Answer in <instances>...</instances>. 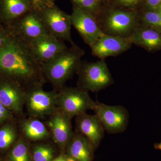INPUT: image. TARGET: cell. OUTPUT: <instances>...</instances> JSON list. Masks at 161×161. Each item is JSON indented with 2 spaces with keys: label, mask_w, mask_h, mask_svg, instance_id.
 Returning a JSON list of instances; mask_svg holds the SVG:
<instances>
[{
  "label": "cell",
  "mask_w": 161,
  "mask_h": 161,
  "mask_svg": "<svg viewBox=\"0 0 161 161\" xmlns=\"http://www.w3.org/2000/svg\"><path fill=\"white\" fill-rule=\"evenodd\" d=\"M58 91L47 92L43 86L34 87L26 91V109L31 118L48 117L58 109Z\"/></svg>",
  "instance_id": "cell-6"
},
{
  "label": "cell",
  "mask_w": 161,
  "mask_h": 161,
  "mask_svg": "<svg viewBox=\"0 0 161 161\" xmlns=\"http://www.w3.org/2000/svg\"><path fill=\"white\" fill-rule=\"evenodd\" d=\"M32 9L41 12L43 9L53 6L52 0H28Z\"/></svg>",
  "instance_id": "cell-25"
},
{
  "label": "cell",
  "mask_w": 161,
  "mask_h": 161,
  "mask_svg": "<svg viewBox=\"0 0 161 161\" xmlns=\"http://www.w3.org/2000/svg\"><path fill=\"white\" fill-rule=\"evenodd\" d=\"M70 16L72 25L89 46L103 34L97 20L88 13L75 6Z\"/></svg>",
  "instance_id": "cell-11"
},
{
  "label": "cell",
  "mask_w": 161,
  "mask_h": 161,
  "mask_svg": "<svg viewBox=\"0 0 161 161\" xmlns=\"http://www.w3.org/2000/svg\"><path fill=\"white\" fill-rule=\"evenodd\" d=\"M132 44L151 52L161 50V31L139 24L128 37Z\"/></svg>",
  "instance_id": "cell-16"
},
{
  "label": "cell",
  "mask_w": 161,
  "mask_h": 161,
  "mask_svg": "<svg viewBox=\"0 0 161 161\" xmlns=\"http://www.w3.org/2000/svg\"><path fill=\"white\" fill-rule=\"evenodd\" d=\"M47 127L53 140L61 150H65L74 132L71 119L57 109L48 117Z\"/></svg>",
  "instance_id": "cell-12"
},
{
  "label": "cell",
  "mask_w": 161,
  "mask_h": 161,
  "mask_svg": "<svg viewBox=\"0 0 161 161\" xmlns=\"http://www.w3.org/2000/svg\"><path fill=\"white\" fill-rule=\"evenodd\" d=\"M6 28L12 34L27 43L49 34L40 13L33 9L27 12L11 26Z\"/></svg>",
  "instance_id": "cell-7"
},
{
  "label": "cell",
  "mask_w": 161,
  "mask_h": 161,
  "mask_svg": "<svg viewBox=\"0 0 161 161\" xmlns=\"http://www.w3.org/2000/svg\"><path fill=\"white\" fill-rule=\"evenodd\" d=\"M12 118V112L0 102V125Z\"/></svg>",
  "instance_id": "cell-27"
},
{
  "label": "cell",
  "mask_w": 161,
  "mask_h": 161,
  "mask_svg": "<svg viewBox=\"0 0 161 161\" xmlns=\"http://www.w3.org/2000/svg\"><path fill=\"white\" fill-rule=\"evenodd\" d=\"M75 6L84 10L98 20L100 16L102 0H71Z\"/></svg>",
  "instance_id": "cell-22"
},
{
  "label": "cell",
  "mask_w": 161,
  "mask_h": 161,
  "mask_svg": "<svg viewBox=\"0 0 161 161\" xmlns=\"http://www.w3.org/2000/svg\"><path fill=\"white\" fill-rule=\"evenodd\" d=\"M24 138L31 142L45 140L51 137L47 127L38 119H24L21 125Z\"/></svg>",
  "instance_id": "cell-19"
},
{
  "label": "cell",
  "mask_w": 161,
  "mask_h": 161,
  "mask_svg": "<svg viewBox=\"0 0 161 161\" xmlns=\"http://www.w3.org/2000/svg\"><path fill=\"white\" fill-rule=\"evenodd\" d=\"M11 161H31L29 147L26 139L20 138L10 153Z\"/></svg>",
  "instance_id": "cell-20"
},
{
  "label": "cell",
  "mask_w": 161,
  "mask_h": 161,
  "mask_svg": "<svg viewBox=\"0 0 161 161\" xmlns=\"http://www.w3.org/2000/svg\"><path fill=\"white\" fill-rule=\"evenodd\" d=\"M41 17L50 34L71 44L75 43L72 40L70 16L54 6L40 12Z\"/></svg>",
  "instance_id": "cell-9"
},
{
  "label": "cell",
  "mask_w": 161,
  "mask_h": 161,
  "mask_svg": "<svg viewBox=\"0 0 161 161\" xmlns=\"http://www.w3.org/2000/svg\"><path fill=\"white\" fill-rule=\"evenodd\" d=\"M156 11L157 12L160 14L161 15V4L158 6V8L156 9Z\"/></svg>",
  "instance_id": "cell-32"
},
{
  "label": "cell",
  "mask_w": 161,
  "mask_h": 161,
  "mask_svg": "<svg viewBox=\"0 0 161 161\" xmlns=\"http://www.w3.org/2000/svg\"><path fill=\"white\" fill-rule=\"evenodd\" d=\"M132 44L129 38L103 34L90 47L92 54L100 60H104L127 51L131 48Z\"/></svg>",
  "instance_id": "cell-10"
},
{
  "label": "cell",
  "mask_w": 161,
  "mask_h": 161,
  "mask_svg": "<svg viewBox=\"0 0 161 161\" xmlns=\"http://www.w3.org/2000/svg\"><path fill=\"white\" fill-rule=\"evenodd\" d=\"M142 0H114V4L117 6L127 8H134L142 3Z\"/></svg>",
  "instance_id": "cell-26"
},
{
  "label": "cell",
  "mask_w": 161,
  "mask_h": 161,
  "mask_svg": "<svg viewBox=\"0 0 161 161\" xmlns=\"http://www.w3.org/2000/svg\"><path fill=\"white\" fill-rule=\"evenodd\" d=\"M93 111L108 133L116 134L124 132L129 124V112L120 105L110 106L95 102Z\"/></svg>",
  "instance_id": "cell-8"
},
{
  "label": "cell",
  "mask_w": 161,
  "mask_h": 161,
  "mask_svg": "<svg viewBox=\"0 0 161 161\" xmlns=\"http://www.w3.org/2000/svg\"><path fill=\"white\" fill-rule=\"evenodd\" d=\"M9 33L7 28L0 23V49L6 43Z\"/></svg>",
  "instance_id": "cell-28"
},
{
  "label": "cell",
  "mask_w": 161,
  "mask_h": 161,
  "mask_svg": "<svg viewBox=\"0 0 161 161\" xmlns=\"http://www.w3.org/2000/svg\"><path fill=\"white\" fill-rule=\"evenodd\" d=\"M84 54L83 49L74 43L50 61L41 64L46 81L56 91L63 88L65 82L77 74Z\"/></svg>",
  "instance_id": "cell-2"
},
{
  "label": "cell",
  "mask_w": 161,
  "mask_h": 161,
  "mask_svg": "<svg viewBox=\"0 0 161 161\" xmlns=\"http://www.w3.org/2000/svg\"><path fill=\"white\" fill-rule=\"evenodd\" d=\"M154 148L157 150H161V142L159 143L155 144L154 145Z\"/></svg>",
  "instance_id": "cell-31"
},
{
  "label": "cell",
  "mask_w": 161,
  "mask_h": 161,
  "mask_svg": "<svg viewBox=\"0 0 161 161\" xmlns=\"http://www.w3.org/2000/svg\"><path fill=\"white\" fill-rule=\"evenodd\" d=\"M26 98V91L12 81L0 78V102L12 112H23Z\"/></svg>",
  "instance_id": "cell-14"
},
{
  "label": "cell",
  "mask_w": 161,
  "mask_h": 161,
  "mask_svg": "<svg viewBox=\"0 0 161 161\" xmlns=\"http://www.w3.org/2000/svg\"><path fill=\"white\" fill-rule=\"evenodd\" d=\"M15 128L10 124H6L0 129V149L5 150L14 143L17 138Z\"/></svg>",
  "instance_id": "cell-23"
},
{
  "label": "cell",
  "mask_w": 161,
  "mask_h": 161,
  "mask_svg": "<svg viewBox=\"0 0 161 161\" xmlns=\"http://www.w3.org/2000/svg\"><path fill=\"white\" fill-rule=\"evenodd\" d=\"M9 33L6 43L0 49V78L17 84L26 91L43 86L46 81L41 64L29 43Z\"/></svg>",
  "instance_id": "cell-1"
},
{
  "label": "cell",
  "mask_w": 161,
  "mask_h": 161,
  "mask_svg": "<svg viewBox=\"0 0 161 161\" xmlns=\"http://www.w3.org/2000/svg\"><path fill=\"white\" fill-rule=\"evenodd\" d=\"M32 9L28 0H0V23L9 27Z\"/></svg>",
  "instance_id": "cell-17"
},
{
  "label": "cell",
  "mask_w": 161,
  "mask_h": 161,
  "mask_svg": "<svg viewBox=\"0 0 161 161\" xmlns=\"http://www.w3.org/2000/svg\"><path fill=\"white\" fill-rule=\"evenodd\" d=\"M139 24L161 31V15L156 11L146 10L139 15Z\"/></svg>",
  "instance_id": "cell-24"
},
{
  "label": "cell",
  "mask_w": 161,
  "mask_h": 161,
  "mask_svg": "<svg viewBox=\"0 0 161 161\" xmlns=\"http://www.w3.org/2000/svg\"><path fill=\"white\" fill-rule=\"evenodd\" d=\"M77 74V87L88 92H99L114 82L104 60L96 62L81 61Z\"/></svg>",
  "instance_id": "cell-3"
},
{
  "label": "cell",
  "mask_w": 161,
  "mask_h": 161,
  "mask_svg": "<svg viewBox=\"0 0 161 161\" xmlns=\"http://www.w3.org/2000/svg\"><path fill=\"white\" fill-rule=\"evenodd\" d=\"M76 117V132L84 136L95 150L97 149L103 138L105 131L100 119L95 114L90 115L86 112Z\"/></svg>",
  "instance_id": "cell-15"
},
{
  "label": "cell",
  "mask_w": 161,
  "mask_h": 161,
  "mask_svg": "<svg viewBox=\"0 0 161 161\" xmlns=\"http://www.w3.org/2000/svg\"><path fill=\"white\" fill-rule=\"evenodd\" d=\"M147 10L156 11L161 4V0H144Z\"/></svg>",
  "instance_id": "cell-29"
},
{
  "label": "cell",
  "mask_w": 161,
  "mask_h": 161,
  "mask_svg": "<svg viewBox=\"0 0 161 161\" xmlns=\"http://www.w3.org/2000/svg\"><path fill=\"white\" fill-rule=\"evenodd\" d=\"M97 22L105 34L126 38L139 24L137 12L122 9L110 10Z\"/></svg>",
  "instance_id": "cell-4"
},
{
  "label": "cell",
  "mask_w": 161,
  "mask_h": 161,
  "mask_svg": "<svg viewBox=\"0 0 161 161\" xmlns=\"http://www.w3.org/2000/svg\"><path fill=\"white\" fill-rule=\"evenodd\" d=\"M67 155L74 161H93L94 147L84 136L74 132L65 148Z\"/></svg>",
  "instance_id": "cell-18"
},
{
  "label": "cell",
  "mask_w": 161,
  "mask_h": 161,
  "mask_svg": "<svg viewBox=\"0 0 161 161\" xmlns=\"http://www.w3.org/2000/svg\"><path fill=\"white\" fill-rule=\"evenodd\" d=\"M52 161H74L65 153H62L60 155L56 157Z\"/></svg>",
  "instance_id": "cell-30"
},
{
  "label": "cell",
  "mask_w": 161,
  "mask_h": 161,
  "mask_svg": "<svg viewBox=\"0 0 161 161\" xmlns=\"http://www.w3.org/2000/svg\"><path fill=\"white\" fill-rule=\"evenodd\" d=\"M56 151L49 144L36 145L32 150L33 161H52L55 158Z\"/></svg>",
  "instance_id": "cell-21"
},
{
  "label": "cell",
  "mask_w": 161,
  "mask_h": 161,
  "mask_svg": "<svg viewBox=\"0 0 161 161\" xmlns=\"http://www.w3.org/2000/svg\"><path fill=\"white\" fill-rule=\"evenodd\" d=\"M95 105L88 92L78 87L64 86L58 91V109L71 119L93 110Z\"/></svg>",
  "instance_id": "cell-5"
},
{
  "label": "cell",
  "mask_w": 161,
  "mask_h": 161,
  "mask_svg": "<svg viewBox=\"0 0 161 161\" xmlns=\"http://www.w3.org/2000/svg\"><path fill=\"white\" fill-rule=\"evenodd\" d=\"M28 43L41 64L50 61L68 47L63 40L50 34Z\"/></svg>",
  "instance_id": "cell-13"
}]
</instances>
